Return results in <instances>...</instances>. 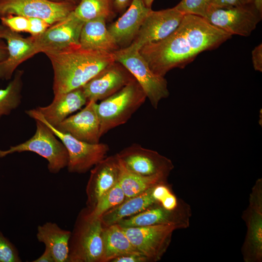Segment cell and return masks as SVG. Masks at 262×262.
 I'll return each mask as SVG.
<instances>
[{"label":"cell","instance_id":"cell-1","mask_svg":"<svg viewBox=\"0 0 262 262\" xmlns=\"http://www.w3.org/2000/svg\"><path fill=\"white\" fill-rule=\"evenodd\" d=\"M231 36L203 17L186 14L170 34L145 45L139 52L153 73L164 77L172 69L184 68L199 53L217 48Z\"/></svg>","mask_w":262,"mask_h":262},{"label":"cell","instance_id":"cell-2","mask_svg":"<svg viewBox=\"0 0 262 262\" xmlns=\"http://www.w3.org/2000/svg\"><path fill=\"white\" fill-rule=\"evenodd\" d=\"M45 53L53 71L54 96L82 87L115 62L113 52L86 49L80 45Z\"/></svg>","mask_w":262,"mask_h":262},{"label":"cell","instance_id":"cell-3","mask_svg":"<svg viewBox=\"0 0 262 262\" xmlns=\"http://www.w3.org/2000/svg\"><path fill=\"white\" fill-rule=\"evenodd\" d=\"M146 98L144 91L135 80L97 103L101 136L127 122Z\"/></svg>","mask_w":262,"mask_h":262},{"label":"cell","instance_id":"cell-4","mask_svg":"<svg viewBox=\"0 0 262 262\" xmlns=\"http://www.w3.org/2000/svg\"><path fill=\"white\" fill-rule=\"evenodd\" d=\"M104 226L100 218L79 213L69 242L68 262H103Z\"/></svg>","mask_w":262,"mask_h":262},{"label":"cell","instance_id":"cell-5","mask_svg":"<svg viewBox=\"0 0 262 262\" xmlns=\"http://www.w3.org/2000/svg\"><path fill=\"white\" fill-rule=\"evenodd\" d=\"M35 120L36 130L34 135L23 143L10 146L8 149H0V159L16 152H34L47 160L50 173L57 174L67 166V150L48 126L39 120Z\"/></svg>","mask_w":262,"mask_h":262},{"label":"cell","instance_id":"cell-6","mask_svg":"<svg viewBox=\"0 0 262 262\" xmlns=\"http://www.w3.org/2000/svg\"><path fill=\"white\" fill-rule=\"evenodd\" d=\"M115 62L123 66L134 77L154 109L169 95L167 82L150 69L139 50L127 47L113 52Z\"/></svg>","mask_w":262,"mask_h":262},{"label":"cell","instance_id":"cell-7","mask_svg":"<svg viewBox=\"0 0 262 262\" xmlns=\"http://www.w3.org/2000/svg\"><path fill=\"white\" fill-rule=\"evenodd\" d=\"M25 113L33 119L44 123L64 145L68 153L66 167L69 172L85 173L107 157L109 147L106 144L87 143L60 131L46 122L34 109Z\"/></svg>","mask_w":262,"mask_h":262},{"label":"cell","instance_id":"cell-8","mask_svg":"<svg viewBox=\"0 0 262 262\" xmlns=\"http://www.w3.org/2000/svg\"><path fill=\"white\" fill-rule=\"evenodd\" d=\"M247 230L241 248L245 262H262V179L257 180L249 197L248 205L243 213Z\"/></svg>","mask_w":262,"mask_h":262},{"label":"cell","instance_id":"cell-9","mask_svg":"<svg viewBox=\"0 0 262 262\" xmlns=\"http://www.w3.org/2000/svg\"><path fill=\"white\" fill-rule=\"evenodd\" d=\"M115 155L129 171L142 177L167 180L174 168L170 159L137 144L125 147Z\"/></svg>","mask_w":262,"mask_h":262},{"label":"cell","instance_id":"cell-10","mask_svg":"<svg viewBox=\"0 0 262 262\" xmlns=\"http://www.w3.org/2000/svg\"><path fill=\"white\" fill-rule=\"evenodd\" d=\"M262 13L254 4L212 8L204 17L209 23L231 35L248 36L261 21Z\"/></svg>","mask_w":262,"mask_h":262},{"label":"cell","instance_id":"cell-11","mask_svg":"<svg viewBox=\"0 0 262 262\" xmlns=\"http://www.w3.org/2000/svg\"><path fill=\"white\" fill-rule=\"evenodd\" d=\"M121 228L133 246L148 262L161 259L170 245L173 232L177 229L171 225Z\"/></svg>","mask_w":262,"mask_h":262},{"label":"cell","instance_id":"cell-12","mask_svg":"<svg viewBox=\"0 0 262 262\" xmlns=\"http://www.w3.org/2000/svg\"><path fill=\"white\" fill-rule=\"evenodd\" d=\"M76 5L49 0H0V17L14 15L40 18L52 25L65 18Z\"/></svg>","mask_w":262,"mask_h":262},{"label":"cell","instance_id":"cell-13","mask_svg":"<svg viewBox=\"0 0 262 262\" xmlns=\"http://www.w3.org/2000/svg\"><path fill=\"white\" fill-rule=\"evenodd\" d=\"M84 23L72 11L65 18L51 25L42 34L31 36L37 53L58 51L80 45Z\"/></svg>","mask_w":262,"mask_h":262},{"label":"cell","instance_id":"cell-14","mask_svg":"<svg viewBox=\"0 0 262 262\" xmlns=\"http://www.w3.org/2000/svg\"><path fill=\"white\" fill-rule=\"evenodd\" d=\"M184 16L174 7L159 11L151 9L128 47L139 50L145 45L165 38L179 26Z\"/></svg>","mask_w":262,"mask_h":262},{"label":"cell","instance_id":"cell-15","mask_svg":"<svg viewBox=\"0 0 262 262\" xmlns=\"http://www.w3.org/2000/svg\"><path fill=\"white\" fill-rule=\"evenodd\" d=\"M191 215V206L181 200L174 210H167L156 203L136 214L121 220L117 224L122 228L171 225L177 229H185L190 226Z\"/></svg>","mask_w":262,"mask_h":262},{"label":"cell","instance_id":"cell-16","mask_svg":"<svg viewBox=\"0 0 262 262\" xmlns=\"http://www.w3.org/2000/svg\"><path fill=\"white\" fill-rule=\"evenodd\" d=\"M135 80L123 66L114 62L92 78L82 89L88 101L97 102L113 95Z\"/></svg>","mask_w":262,"mask_h":262},{"label":"cell","instance_id":"cell-17","mask_svg":"<svg viewBox=\"0 0 262 262\" xmlns=\"http://www.w3.org/2000/svg\"><path fill=\"white\" fill-rule=\"evenodd\" d=\"M97 104L95 101H88L81 111L70 115L55 128L78 140L92 144L99 143L101 136Z\"/></svg>","mask_w":262,"mask_h":262},{"label":"cell","instance_id":"cell-18","mask_svg":"<svg viewBox=\"0 0 262 262\" xmlns=\"http://www.w3.org/2000/svg\"><path fill=\"white\" fill-rule=\"evenodd\" d=\"M0 38L6 43L8 55L0 62V80H11L17 67L37 54L32 37H24L0 24Z\"/></svg>","mask_w":262,"mask_h":262},{"label":"cell","instance_id":"cell-19","mask_svg":"<svg viewBox=\"0 0 262 262\" xmlns=\"http://www.w3.org/2000/svg\"><path fill=\"white\" fill-rule=\"evenodd\" d=\"M119 174L115 155L106 157L93 167L86 187L88 208L92 209L100 197L118 183Z\"/></svg>","mask_w":262,"mask_h":262},{"label":"cell","instance_id":"cell-20","mask_svg":"<svg viewBox=\"0 0 262 262\" xmlns=\"http://www.w3.org/2000/svg\"><path fill=\"white\" fill-rule=\"evenodd\" d=\"M151 10L143 0H132L126 12L109 27L108 30L119 49L131 43Z\"/></svg>","mask_w":262,"mask_h":262},{"label":"cell","instance_id":"cell-21","mask_svg":"<svg viewBox=\"0 0 262 262\" xmlns=\"http://www.w3.org/2000/svg\"><path fill=\"white\" fill-rule=\"evenodd\" d=\"M88 101L82 87L54 96L52 101L46 106L34 108L49 124L56 127L73 113L81 109Z\"/></svg>","mask_w":262,"mask_h":262},{"label":"cell","instance_id":"cell-22","mask_svg":"<svg viewBox=\"0 0 262 262\" xmlns=\"http://www.w3.org/2000/svg\"><path fill=\"white\" fill-rule=\"evenodd\" d=\"M106 20L97 18L84 23L80 36V46L86 49L113 52L119 48L109 33Z\"/></svg>","mask_w":262,"mask_h":262},{"label":"cell","instance_id":"cell-23","mask_svg":"<svg viewBox=\"0 0 262 262\" xmlns=\"http://www.w3.org/2000/svg\"><path fill=\"white\" fill-rule=\"evenodd\" d=\"M70 235L71 231L52 222H47L37 229V240L50 250L54 262H68Z\"/></svg>","mask_w":262,"mask_h":262},{"label":"cell","instance_id":"cell-24","mask_svg":"<svg viewBox=\"0 0 262 262\" xmlns=\"http://www.w3.org/2000/svg\"><path fill=\"white\" fill-rule=\"evenodd\" d=\"M153 187L125 199L105 212L100 217L104 227L117 224L121 220L136 214L158 203L152 195Z\"/></svg>","mask_w":262,"mask_h":262},{"label":"cell","instance_id":"cell-25","mask_svg":"<svg viewBox=\"0 0 262 262\" xmlns=\"http://www.w3.org/2000/svg\"><path fill=\"white\" fill-rule=\"evenodd\" d=\"M103 262L129 254H141L133 246L122 228L117 224L104 227Z\"/></svg>","mask_w":262,"mask_h":262},{"label":"cell","instance_id":"cell-26","mask_svg":"<svg viewBox=\"0 0 262 262\" xmlns=\"http://www.w3.org/2000/svg\"><path fill=\"white\" fill-rule=\"evenodd\" d=\"M118 160L120 165L118 182L124 192L126 199L140 194L157 184L167 182V180L161 177H145L133 174L126 168L120 160L118 159Z\"/></svg>","mask_w":262,"mask_h":262},{"label":"cell","instance_id":"cell-27","mask_svg":"<svg viewBox=\"0 0 262 262\" xmlns=\"http://www.w3.org/2000/svg\"><path fill=\"white\" fill-rule=\"evenodd\" d=\"M114 0H80L73 11L84 22L102 18L106 20L114 15Z\"/></svg>","mask_w":262,"mask_h":262},{"label":"cell","instance_id":"cell-28","mask_svg":"<svg viewBox=\"0 0 262 262\" xmlns=\"http://www.w3.org/2000/svg\"><path fill=\"white\" fill-rule=\"evenodd\" d=\"M24 71L16 70L13 78L4 88L0 89V118L7 115L20 104Z\"/></svg>","mask_w":262,"mask_h":262},{"label":"cell","instance_id":"cell-29","mask_svg":"<svg viewBox=\"0 0 262 262\" xmlns=\"http://www.w3.org/2000/svg\"><path fill=\"white\" fill-rule=\"evenodd\" d=\"M126 199L125 194L118 182L100 197L92 209L85 208L86 213L91 218H100L105 212Z\"/></svg>","mask_w":262,"mask_h":262},{"label":"cell","instance_id":"cell-30","mask_svg":"<svg viewBox=\"0 0 262 262\" xmlns=\"http://www.w3.org/2000/svg\"><path fill=\"white\" fill-rule=\"evenodd\" d=\"M152 195L158 203L169 210L176 209L181 201L171 192L166 182L160 183L154 186L152 190Z\"/></svg>","mask_w":262,"mask_h":262},{"label":"cell","instance_id":"cell-31","mask_svg":"<svg viewBox=\"0 0 262 262\" xmlns=\"http://www.w3.org/2000/svg\"><path fill=\"white\" fill-rule=\"evenodd\" d=\"M213 0H181L174 7L184 15L191 14L205 17L212 7Z\"/></svg>","mask_w":262,"mask_h":262},{"label":"cell","instance_id":"cell-32","mask_svg":"<svg viewBox=\"0 0 262 262\" xmlns=\"http://www.w3.org/2000/svg\"><path fill=\"white\" fill-rule=\"evenodd\" d=\"M18 250L0 231V262H21Z\"/></svg>","mask_w":262,"mask_h":262},{"label":"cell","instance_id":"cell-33","mask_svg":"<svg viewBox=\"0 0 262 262\" xmlns=\"http://www.w3.org/2000/svg\"><path fill=\"white\" fill-rule=\"evenodd\" d=\"M1 24L11 31L16 32H27L29 27V18L19 15H9L0 17Z\"/></svg>","mask_w":262,"mask_h":262},{"label":"cell","instance_id":"cell-34","mask_svg":"<svg viewBox=\"0 0 262 262\" xmlns=\"http://www.w3.org/2000/svg\"><path fill=\"white\" fill-rule=\"evenodd\" d=\"M29 27L28 33L31 36H37L42 34L51 25L45 20L36 17L29 18Z\"/></svg>","mask_w":262,"mask_h":262},{"label":"cell","instance_id":"cell-35","mask_svg":"<svg viewBox=\"0 0 262 262\" xmlns=\"http://www.w3.org/2000/svg\"><path fill=\"white\" fill-rule=\"evenodd\" d=\"M254 2L255 0H213L211 9L232 6H244L254 4Z\"/></svg>","mask_w":262,"mask_h":262},{"label":"cell","instance_id":"cell-36","mask_svg":"<svg viewBox=\"0 0 262 262\" xmlns=\"http://www.w3.org/2000/svg\"><path fill=\"white\" fill-rule=\"evenodd\" d=\"M252 62L256 71L262 72V44L255 47L252 51Z\"/></svg>","mask_w":262,"mask_h":262},{"label":"cell","instance_id":"cell-37","mask_svg":"<svg viewBox=\"0 0 262 262\" xmlns=\"http://www.w3.org/2000/svg\"><path fill=\"white\" fill-rule=\"evenodd\" d=\"M112 262H146L147 259L142 254H129L116 257Z\"/></svg>","mask_w":262,"mask_h":262},{"label":"cell","instance_id":"cell-38","mask_svg":"<svg viewBox=\"0 0 262 262\" xmlns=\"http://www.w3.org/2000/svg\"><path fill=\"white\" fill-rule=\"evenodd\" d=\"M33 262H54L53 255L50 250L45 247L44 252L38 258L32 261Z\"/></svg>","mask_w":262,"mask_h":262},{"label":"cell","instance_id":"cell-39","mask_svg":"<svg viewBox=\"0 0 262 262\" xmlns=\"http://www.w3.org/2000/svg\"><path fill=\"white\" fill-rule=\"evenodd\" d=\"M132 0H114V8L115 11H122L131 4Z\"/></svg>","mask_w":262,"mask_h":262},{"label":"cell","instance_id":"cell-40","mask_svg":"<svg viewBox=\"0 0 262 262\" xmlns=\"http://www.w3.org/2000/svg\"><path fill=\"white\" fill-rule=\"evenodd\" d=\"M8 55L7 46L6 42L0 38V62L5 60Z\"/></svg>","mask_w":262,"mask_h":262},{"label":"cell","instance_id":"cell-41","mask_svg":"<svg viewBox=\"0 0 262 262\" xmlns=\"http://www.w3.org/2000/svg\"><path fill=\"white\" fill-rule=\"evenodd\" d=\"M254 5L257 9L262 13V0H255Z\"/></svg>","mask_w":262,"mask_h":262},{"label":"cell","instance_id":"cell-42","mask_svg":"<svg viewBox=\"0 0 262 262\" xmlns=\"http://www.w3.org/2000/svg\"><path fill=\"white\" fill-rule=\"evenodd\" d=\"M53 2H68L74 3L77 5L80 2V0H49Z\"/></svg>","mask_w":262,"mask_h":262},{"label":"cell","instance_id":"cell-43","mask_svg":"<svg viewBox=\"0 0 262 262\" xmlns=\"http://www.w3.org/2000/svg\"><path fill=\"white\" fill-rule=\"evenodd\" d=\"M154 0H143L145 5L148 8H151Z\"/></svg>","mask_w":262,"mask_h":262}]
</instances>
